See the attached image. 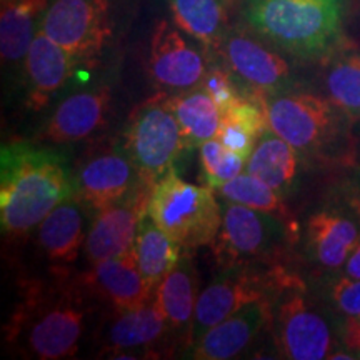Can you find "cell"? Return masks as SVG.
<instances>
[{"mask_svg": "<svg viewBox=\"0 0 360 360\" xmlns=\"http://www.w3.org/2000/svg\"><path fill=\"white\" fill-rule=\"evenodd\" d=\"M305 167L314 165L272 129L260 135L247 159V172L272 187L283 200L294 193Z\"/></svg>", "mask_w": 360, "mask_h": 360, "instance_id": "44dd1931", "label": "cell"}, {"mask_svg": "<svg viewBox=\"0 0 360 360\" xmlns=\"http://www.w3.org/2000/svg\"><path fill=\"white\" fill-rule=\"evenodd\" d=\"M355 159H357V164L355 165H360V120L359 122H355Z\"/></svg>", "mask_w": 360, "mask_h": 360, "instance_id": "8d00e7d4", "label": "cell"}, {"mask_svg": "<svg viewBox=\"0 0 360 360\" xmlns=\"http://www.w3.org/2000/svg\"><path fill=\"white\" fill-rule=\"evenodd\" d=\"M45 11L47 0H2L0 52L4 64L25 60Z\"/></svg>", "mask_w": 360, "mask_h": 360, "instance_id": "484cf974", "label": "cell"}, {"mask_svg": "<svg viewBox=\"0 0 360 360\" xmlns=\"http://www.w3.org/2000/svg\"><path fill=\"white\" fill-rule=\"evenodd\" d=\"M199 159L202 184L212 191H217L225 182L240 175L247 164L240 155L225 148L217 137L202 143L199 147Z\"/></svg>", "mask_w": 360, "mask_h": 360, "instance_id": "f546056e", "label": "cell"}, {"mask_svg": "<svg viewBox=\"0 0 360 360\" xmlns=\"http://www.w3.org/2000/svg\"><path fill=\"white\" fill-rule=\"evenodd\" d=\"M40 30L84 64L94 62L114 37L109 0H53L40 20Z\"/></svg>", "mask_w": 360, "mask_h": 360, "instance_id": "30bf717a", "label": "cell"}, {"mask_svg": "<svg viewBox=\"0 0 360 360\" xmlns=\"http://www.w3.org/2000/svg\"><path fill=\"white\" fill-rule=\"evenodd\" d=\"M339 272L350 278H360V240L357 242V245L354 247V250L350 252L344 267H342Z\"/></svg>", "mask_w": 360, "mask_h": 360, "instance_id": "d590c367", "label": "cell"}, {"mask_svg": "<svg viewBox=\"0 0 360 360\" xmlns=\"http://www.w3.org/2000/svg\"><path fill=\"white\" fill-rule=\"evenodd\" d=\"M124 147L148 187L175 170L188 150L179 122L160 101L147 103L132 117Z\"/></svg>", "mask_w": 360, "mask_h": 360, "instance_id": "9c48e42d", "label": "cell"}, {"mask_svg": "<svg viewBox=\"0 0 360 360\" xmlns=\"http://www.w3.org/2000/svg\"><path fill=\"white\" fill-rule=\"evenodd\" d=\"M322 295L328 307L342 317L360 319V278L330 272L322 283Z\"/></svg>", "mask_w": 360, "mask_h": 360, "instance_id": "4dcf8cb0", "label": "cell"}, {"mask_svg": "<svg viewBox=\"0 0 360 360\" xmlns=\"http://www.w3.org/2000/svg\"><path fill=\"white\" fill-rule=\"evenodd\" d=\"M217 49L232 74L249 87L267 96L295 90V74L289 62L247 32H225Z\"/></svg>", "mask_w": 360, "mask_h": 360, "instance_id": "8fae6325", "label": "cell"}, {"mask_svg": "<svg viewBox=\"0 0 360 360\" xmlns=\"http://www.w3.org/2000/svg\"><path fill=\"white\" fill-rule=\"evenodd\" d=\"M147 212L184 252L212 244L222 222L215 191L186 182L175 170L154 184Z\"/></svg>", "mask_w": 360, "mask_h": 360, "instance_id": "5b68a950", "label": "cell"}, {"mask_svg": "<svg viewBox=\"0 0 360 360\" xmlns=\"http://www.w3.org/2000/svg\"><path fill=\"white\" fill-rule=\"evenodd\" d=\"M220 209L222 222L210 245L222 269L274 264L299 240L295 222L225 199L220 202Z\"/></svg>", "mask_w": 360, "mask_h": 360, "instance_id": "277c9868", "label": "cell"}, {"mask_svg": "<svg viewBox=\"0 0 360 360\" xmlns=\"http://www.w3.org/2000/svg\"><path fill=\"white\" fill-rule=\"evenodd\" d=\"M327 97L352 117L360 120V51H344L327 62Z\"/></svg>", "mask_w": 360, "mask_h": 360, "instance_id": "83f0119b", "label": "cell"}, {"mask_svg": "<svg viewBox=\"0 0 360 360\" xmlns=\"http://www.w3.org/2000/svg\"><path fill=\"white\" fill-rule=\"evenodd\" d=\"M349 0H247L252 32L304 62H328L345 47Z\"/></svg>", "mask_w": 360, "mask_h": 360, "instance_id": "7a4b0ae2", "label": "cell"}, {"mask_svg": "<svg viewBox=\"0 0 360 360\" xmlns=\"http://www.w3.org/2000/svg\"><path fill=\"white\" fill-rule=\"evenodd\" d=\"M276 344L290 360L328 359L339 344V327L305 292L300 278L283 289L274 304Z\"/></svg>", "mask_w": 360, "mask_h": 360, "instance_id": "ba28073f", "label": "cell"}, {"mask_svg": "<svg viewBox=\"0 0 360 360\" xmlns=\"http://www.w3.org/2000/svg\"><path fill=\"white\" fill-rule=\"evenodd\" d=\"M82 287L101 300H105L115 312L141 307L155 297V292L139 270L134 250L120 257L94 264L82 277Z\"/></svg>", "mask_w": 360, "mask_h": 360, "instance_id": "d6986e66", "label": "cell"}, {"mask_svg": "<svg viewBox=\"0 0 360 360\" xmlns=\"http://www.w3.org/2000/svg\"><path fill=\"white\" fill-rule=\"evenodd\" d=\"M160 102L172 112L188 148L200 147L217 137L222 112L202 87L184 90L179 96L165 97Z\"/></svg>", "mask_w": 360, "mask_h": 360, "instance_id": "cb8c5ba5", "label": "cell"}, {"mask_svg": "<svg viewBox=\"0 0 360 360\" xmlns=\"http://www.w3.org/2000/svg\"><path fill=\"white\" fill-rule=\"evenodd\" d=\"M77 64V58L39 29L24 60L27 107L42 110L69 82Z\"/></svg>", "mask_w": 360, "mask_h": 360, "instance_id": "e0dca14e", "label": "cell"}, {"mask_svg": "<svg viewBox=\"0 0 360 360\" xmlns=\"http://www.w3.org/2000/svg\"><path fill=\"white\" fill-rule=\"evenodd\" d=\"M143 186L124 146L98 152L75 172V197L92 214L117 204Z\"/></svg>", "mask_w": 360, "mask_h": 360, "instance_id": "7c38bea8", "label": "cell"}, {"mask_svg": "<svg viewBox=\"0 0 360 360\" xmlns=\"http://www.w3.org/2000/svg\"><path fill=\"white\" fill-rule=\"evenodd\" d=\"M334 199L347 207L360 222V165H354V170L337 184Z\"/></svg>", "mask_w": 360, "mask_h": 360, "instance_id": "836d02e7", "label": "cell"}, {"mask_svg": "<svg viewBox=\"0 0 360 360\" xmlns=\"http://www.w3.org/2000/svg\"><path fill=\"white\" fill-rule=\"evenodd\" d=\"M339 340L344 349L360 359V319L344 317L339 323Z\"/></svg>", "mask_w": 360, "mask_h": 360, "instance_id": "e575fe53", "label": "cell"}, {"mask_svg": "<svg viewBox=\"0 0 360 360\" xmlns=\"http://www.w3.org/2000/svg\"><path fill=\"white\" fill-rule=\"evenodd\" d=\"M110 105L107 87L80 90L65 97L40 130L39 141L51 143L79 142L96 134L105 124Z\"/></svg>", "mask_w": 360, "mask_h": 360, "instance_id": "ac0fdd59", "label": "cell"}, {"mask_svg": "<svg viewBox=\"0 0 360 360\" xmlns=\"http://www.w3.org/2000/svg\"><path fill=\"white\" fill-rule=\"evenodd\" d=\"M90 210L77 197L65 200L37 225V244L58 267L77 262L89 232Z\"/></svg>", "mask_w": 360, "mask_h": 360, "instance_id": "ffe728a7", "label": "cell"}, {"mask_svg": "<svg viewBox=\"0 0 360 360\" xmlns=\"http://www.w3.org/2000/svg\"><path fill=\"white\" fill-rule=\"evenodd\" d=\"M87 307L79 289L58 294H34L20 307L12 328L24 334L29 354L40 360L75 357L84 337Z\"/></svg>", "mask_w": 360, "mask_h": 360, "instance_id": "8992f818", "label": "cell"}, {"mask_svg": "<svg viewBox=\"0 0 360 360\" xmlns=\"http://www.w3.org/2000/svg\"><path fill=\"white\" fill-rule=\"evenodd\" d=\"M215 192L222 199L233 202V204H240L250 207V209L260 210V212L277 215V217L287 220V222H295L289 207L285 205V200L272 187L249 172L237 175L236 179L220 186Z\"/></svg>", "mask_w": 360, "mask_h": 360, "instance_id": "f1b7e54d", "label": "cell"}, {"mask_svg": "<svg viewBox=\"0 0 360 360\" xmlns=\"http://www.w3.org/2000/svg\"><path fill=\"white\" fill-rule=\"evenodd\" d=\"M199 87L204 89L212 97L220 112L227 110L236 102V98L240 96V84H238V79L232 74L229 67L224 69V67L217 65L207 70Z\"/></svg>", "mask_w": 360, "mask_h": 360, "instance_id": "1f68e13d", "label": "cell"}, {"mask_svg": "<svg viewBox=\"0 0 360 360\" xmlns=\"http://www.w3.org/2000/svg\"><path fill=\"white\" fill-rule=\"evenodd\" d=\"M182 32L167 20L157 22L154 27L148 72L160 89L180 92L195 89L207 74L204 56Z\"/></svg>", "mask_w": 360, "mask_h": 360, "instance_id": "4fadbf2b", "label": "cell"}, {"mask_svg": "<svg viewBox=\"0 0 360 360\" xmlns=\"http://www.w3.org/2000/svg\"><path fill=\"white\" fill-rule=\"evenodd\" d=\"M175 25L199 40L207 51L217 49L225 35L227 0H167Z\"/></svg>", "mask_w": 360, "mask_h": 360, "instance_id": "4316f807", "label": "cell"}, {"mask_svg": "<svg viewBox=\"0 0 360 360\" xmlns=\"http://www.w3.org/2000/svg\"><path fill=\"white\" fill-rule=\"evenodd\" d=\"M167 330V321L154 297L150 302L143 304L141 307L117 312V317L107 328L103 344L117 359L119 355L130 352V350L152 347Z\"/></svg>", "mask_w": 360, "mask_h": 360, "instance_id": "603a6c76", "label": "cell"}, {"mask_svg": "<svg viewBox=\"0 0 360 360\" xmlns=\"http://www.w3.org/2000/svg\"><path fill=\"white\" fill-rule=\"evenodd\" d=\"M132 250L139 270L154 292L162 278L182 257V247L164 229H160L147 210L139 222Z\"/></svg>", "mask_w": 360, "mask_h": 360, "instance_id": "d4e9b609", "label": "cell"}, {"mask_svg": "<svg viewBox=\"0 0 360 360\" xmlns=\"http://www.w3.org/2000/svg\"><path fill=\"white\" fill-rule=\"evenodd\" d=\"M359 240L360 222L335 199L310 214L305 222V254L326 272H339Z\"/></svg>", "mask_w": 360, "mask_h": 360, "instance_id": "9a60e30c", "label": "cell"}, {"mask_svg": "<svg viewBox=\"0 0 360 360\" xmlns=\"http://www.w3.org/2000/svg\"><path fill=\"white\" fill-rule=\"evenodd\" d=\"M150 191L152 187L143 184L125 199L94 214L84 245L90 265L132 252L135 232L147 210Z\"/></svg>", "mask_w": 360, "mask_h": 360, "instance_id": "5bb4252c", "label": "cell"}, {"mask_svg": "<svg viewBox=\"0 0 360 360\" xmlns=\"http://www.w3.org/2000/svg\"><path fill=\"white\" fill-rule=\"evenodd\" d=\"M269 125L314 167H354L355 120L335 102L305 90L267 98Z\"/></svg>", "mask_w": 360, "mask_h": 360, "instance_id": "3957f363", "label": "cell"}, {"mask_svg": "<svg viewBox=\"0 0 360 360\" xmlns=\"http://www.w3.org/2000/svg\"><path fill=\"white\" fill-rule=\"evenodd\" d=\"M295 276L276 267L272 272H260L255 265L227 267L214 278L197 300L188 345L199 340L209 328L229 315L259 300L276 302L281 292L295 281Z\"/></svg>", "mask_w": 360, "mask_h": 360, "instance_id": "52a82bcc", "label": "cell"}, {"mask_svg": "<svg viewBox=\"0 0 360 360\" xmlns=\"http://www.w3.org/2000/svg\"><path fill=\"white\" fill-rule=\"evenodd\" d=\"M274 300H259L229 315L188 345L187 357L229 360L238 357L274 319Z\"/></svg>", "mask_w": 360, "mask_h": 360, "instance_id": "2e32d148", "label": "cell"}, {"mask_svg": "<svg viewBox=\"0 0 360 360\" xmlns=\"http://www.w3.org/2000/svg\"><path fill=\"white\" fill-rule=\"evenodd\" d=\"M217 139L224 143L225 148H229L233 154L240 155L245 160L249 159L255 143L259 141L254 134L249 132L245 127H242L240 124L227 119H222Z\"/></svg>", "mask_w": 360, "mask_h": 360, "instance_id": "d6a6232c", "label": "cell"}, {"mask_svg": "<svg viewBox=\"0 0 360 360\" xmlns=\"http://www.w3.org/2000/svg\"><path fill=\"white\" fill-rule=\"evenodd\" d=\"M199 277L188 252L182 254L177 265L159 282L155 289V302L167 321L169 330L191 339V328L199 300Z\"/></svg>", "mask_w": 360, "mask_h": 360, "instance_id": "7402d4cb", "label": "cell"}, {"mask_svg": "<svg viewBox=\"0 0 360 360\" xmlns=\"http://www.w3.org/2000/svg\"><path fill=\"white\" fill-rule=\"evenodd\" d=\"M74 197L75 174L60 152L30 142L0 148V225L6 236H27Z\"/></svg>", "mask_w": 360, "mask_h": 360, "instance_id": "6da1fadb", "label": "cell"}]
</instances>
